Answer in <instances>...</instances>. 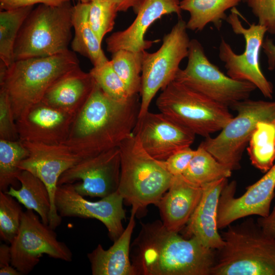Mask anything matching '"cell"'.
Segmentation results:
<instances>
[{
  "instance_id": "1",
  "label": "cell",
  "mask_w": 275,
  "mask_h": 275,
  "mask_svg": "<svg viewBox=\"0 0 275 275\" xmlns=\"http://www.w3.org/2000/svg\"><path fill=\"white\" fill-rule=\"evenodd\" d=\"M131 248L136 275H211L215 262V250L168 230L157 220L141 224Z\"/></svg>"
},
{
  "instance_id": "2",
  "label": "cell",
  "mask_w": 275,
  "mask_h": 275,
  "mask_svg": "<svg viewBox=\"0 0 275 275\" xmlns=\"http://www.w3.org/2000/svg\"><path fill=\"white\" fill-rule=\"evenodd\" d=\"M140 109L139 94L117 101L95 82L88 100L74 116L63 144L82 158L118 147L132 133Z\"/></svg>"
},
{
  "instance_id": "3",
  "label": "cell",
  "mask_w": 275,
  "mask_h": 275,
  "mask_svg": "<svg viewBox=\"0 0 275 275\" xmlns=\"http://www.w3.org/2000/svg\"><path fill=\"white\" fill-rule=\"evenodd\" d=\"M227 227L211 275H275V238L252 218Z\"/></svg>"
},
{
  "instance_id": "4",
  "label": "cell",
  "mask_w": 275,
  "mask_h": 275,
  "mask_svg": "<svg viewBox=\"0 0 275 275\" xmlns=\"http://www.w3.org/2000/svg\"><path fill=\"white\" fill-rule=\"evenodd\" d=\"M118 147L121 166L117 191L135 214L149 205H156L174 177L168 171L164 161L150 155L133 133Z\"/></svg>"
},
{
  "instance_id": "5",
  "label": "cell",
  "mask_w": 275,
  "mask_h": 275,
  "mask_svg": "<svg viewBox=\"0 0 275 275\" xmlns=\"http://www.w3.org/2000/svg\"><path fill=\"white\" fill-rule=\"evenodd\" d=\"M78 67L77 58L69 50L52 56L14 61L0 80V86L9 95L15 120L40 102L59 78Z\"/></svg>"
},
{
  "instance_id": "6",
  "label": "cell",
  "mask_w": 275,
  "mask_h": 275,
  "mask_svg": "<svg viewBox=\"0 0 275 275\" xmlns=\"http://www.w3.org/2000/svg\"><path fill=\"white\" fill-rule=\"evenodd\" d=\"M73 6L39 4L24 22L13 52L15 61L54 56L68 50L73 28Z\"/></svg>"
},
{
  "instance_id": "7",
  "label": "cell",
  "mask_w": 275,
  "mask_h": 275,
  "mask_svg": "<svg viewBox=\"0 0 275 275\" xmlns=\"http://www.w3.org/2000/svg\"><path fill=\"white\" fill-rule=\"evenodd\" d=\"M160 113L205 138L220 131L233 117L228 107L173 80L156 101Z\"/></svg>"
},
{
  "instance_id": "8",
  "label": "cell",
  "mask_w": 275,
  "mask_h": 275,
  "mask_svg": "<svg viewBox=\"0 0 275 275\" xmlns=\"http://www.w3.org/2000/svg\"><path fill=\"white\" fill-rule=\"evenodd\" d=\"M230 108L237 115L214 138L208 136L199 146L231 170L240 168L244 150L257 124L263 120L275 119V101L251 100L239 101Z\"/></svg>"
},
{
  "instance_id": "9",
  "label": "cell",
  "mask_w": 275,
  "mask_h": 275,
  "mask_svg": "<svg viewBox=\"0 0 275 275\" xmlns=\"http://www.w3.org/2000/svg\"><path fill=\"white\" fill-rule=\"evenodd\" d=\"M186 67L179 69L174 80L207 98L230 108L235 103L249 98L257 88L253 84L234 79L211 63L201 43L190 41Z\"/></svg>"
},
{
  "instance_id": "10",
  "label": "cell",
  "mask_w": 275,
  "mask_h": 275,
  "mask_svg": "<svg viewBox=\"0 0 275 275\" xmlns=\"http://www.w3.org/2000/svg\"><path fill=\"white\" fill-rule=\"evenodd\" d=\"M181 17L163 38L155 52L143 53L140 109L139 118L149 111L156 93L175 80L181 62L188 57L190 39Z\"/></svg>"
},
{
  "instance_id": "11",
  "label": "cell",
  "mask_w": 275,
  "mask_h": 275,
  "mask_svg": "<svg viewBox=\"0 0 275 275\" xmlns=\"http://www.w3.org/2000/svg\"><path fill=\"white\" fill-rule=\"evenodd\" d=\"M239 14L236 8L233 7L226 20L234 33L244 38V51L240 54L236 53L230 45L222 38L218 57L225 63L227 75L234 79L253 84L265 98L271 99L273 87L263 73L260 62V52L267 30L255 23L250 24L248 28H244L239 19Z\"/></svg>"
},
{
  "instance_id": "12",
  "label": "cell",
  "mask_w": 275,
  "mask_h": 275,
  "mask_svg": "<svg viewBox=\"0 0 275 275\" xmlns=\"http://www.w3.org/2000/svg\"><path fill=\"white\" fill-rule=\"evenodd\" d=\"M53 230L40 221L33 210L23 212L18 232L10 243L11 265L22 274H26L37 265L43 254L72 261L71 250L57 239Z\"/></svg>"
},
{
  "instance_id": "13",
  "label": "cell",
  "mask_w": 275,
  "mask_h": 275,
  "mask_svg": "<svg viewBox=\"0 0 275 275\" xmlns=\"http://www.w3.org/2000/svg\"><path fill=\"white\" fill-rule=\"evenodd\" d=\"M120 166L119 147L114 148L82 158L61 175L58 185L73 184L83 197L102 198L118 190Z\"/></svg>"
},
{
  "instance_id": "14",
  "label": "cell",
  "mask_w": 275,
  "mask_h": 275,
  "mask_svg": "<svg viewBox=\"0 0 275 275\" xmlns=\"http://www.w3.org/2000/svg\"><path fill=\"white\" fill-rule=\"evenodd\" d=\"M29 151V155L19 164L40 179L46 186L50 197L51 212L49 226L55 229L61 223L62 217L54 205L55 193L60 177L82 158L65 144H47L22 141Z\"/></svg>"
},
{
  "instance_id": "15",
  "label": "cell",
  "mask_w": 275,
  "mask_h": 275,
  "mask_svg": "<svg viewBox=\"0 0 275 275\" xmlns=\"http://www.w3.org/2000/svg\"><path fill=\"white\" fill-rule=\"evenodd\" d=\"M123 201L117 191L99 201H89L76 192L73 184H64L58 185L54 203L61 217L92 218L101 222L108 231L109 237L115 241L124 231Z\"/></svg>"
},
{
  "instance_id": "16",
  "label": "cell",
  "mask_w": 275,
  "mask_h": 275,
  "mask_svg": "<svg viewBox=\"0 0 275 275\" xmlns=\"http://www.w3.org/2000/svg\"><path fill=\"white\" fill-rule=\"evenodd\" d=\"M259 180L246 188L244 193L235 197L237 183L228 182L219 199L217 227L221 230L235 221L251 215L266 217L270 213L275 190V162Z\"/></svg>"
},
{
  "instance_id": "17",
  "label": "cell",
  "mask_w": 275,
  "mask_h": 275,
  "mask_svg": "<svg viewBox=\"0 0 275 275\" xmlns=\"http://www.w3.org/2000/svg\"><path fill=\"white\" fill-rule=\"evenodd\" d=\"M132 133L152 157L165 161L194 143L196 134L162 113L148 111L139 118Z\"/></svg>"
},
{
  "instance_id": "18",
  "label": "cell",
  "mask_w": 275,
  "mask_h": 275,
  "mask_svg": "<svg viewBox=\"0 0 275 275\" xmlns=\"http://www.w3.org/2000/svg\"><path fill=\"white\" fill-rule=\"evenodd\" d=\"M136 17L126 29L113 33L106 39V50L113 53L120 49L143 52L156 41L146 40L150 25L162 16L175 13L181 17L179 0H135L132 7Z\"/></svg>"
},
{
  "instance_id": "19",
  "label": "cell",
  "mask_w": 275,
  "mask_h": 275,
  "mask_svg": "<svg viewBox=\"0 0 275 275\" xmlns=\"http://www.w3.org/2000/svg\"><path fill=\"white\" fill-rule=\"evenodd\" d=\"M75 115L40 101L16 121L19 139L47 144L64 143Z\"/></svg>"
},
{
  "instance_id": "20",
  "label": "cell",
  "mask_w": 275,
  "mask_h": 275,
  "mask_svg": "<svg viewBox=\"0 0 275 275\" xmlns=\"http://www.w3.org/2000/svg\"><path fill=\"white\" fill-rule=\"evenodd\" d=\"M228 182L222 178L202 185L200 200L185 226L187 238L196 237L204 245L217 250L224 240L217 227V211L221 191Z\"/></svg>"
},
{
  "instance_id": "21",
  "label": "cell",
  "mask_w": 275,
  "mask_h": 275,
  "mask_svg": "<svg viewBox=\"0 0 275 275\" xmlns=\"http://www.w3.org/2000/svg\"><path fill=\"white\" fill-rule=\"evenodd\" d=\"M202 192V186L190 182L182 175L174 176L168 189L156 205L168 230L179 233L185 227Z\"/></svg>"
},
{
  "instance_id": "22",
  "label": "cell",
  "mask_w": 275,
  "mask_h": 275,
  "mask_svg": "<svg viewBox=\"0 0 275 275\" xmlns=\"http://www.w3.org/2000/svg\"><path fill=\"white\" fill-rule=\"evenodd\" d=\"M95 81L90 73L79 67L61 76L47 89L41 101L75 115L85 104Z\"/></svg>"
},
{
  "instance_id": "23",
  "label": "cell",
  "mask_w": 275,
  "mask_h": 275,
  "mask_svg": "<svg viewBox=\"0 0 275 275\" xmlns=\"http://www.w3.org/2000/svg\"><path fill=\"white\" fill-rule=\"evenodd\" d=\"M135 214L131 211L127 227L108 250H104L99 244L92 252L88 254L93 275H136L129 258Z\"/></svg>"
},
{
  "instance_id": "24",
  "label": "cell",
  "mask_w": 275,
  "mask_h": 275,
  "mask_svg": "<svg viewBox=\"0 0 275 275\" xmlns=\"http://www.w3.org/2000/svg\"><path fill=\"white\" fill-rule=\"evenodd\" d=\"M89 2L79 1L72 10V23L74 31L71 47L74 52L88 58L93 66L108 61L101 48V42L92 29L88 20Z\"/></svg>"
},
{
  "instance_id": "25",
  "label": "cell",
  "mask_w": 275,
  "mask_h": 275,
  "mask_svg": "<svg viewBox=\"0 0 275 275\" xmlns=\"http://www.w3.org/2000/svg\"><path fill=\"white\" fill-rule=\"evenodd\" d=\"M21 186H10L6 193L14 197L26 209H32L40 216L41 221L49 225L51 200L48 190L44 182L26 170H21L17 176Z\"/></svg>"
},
{
  "instance_id": "26",
  "label": "cell",
  "mask_w": 275,
  "mask_h": 275,
  "mask_svg": "<svg viewBox=\"0 0 275 275\" xmlns=\"http://www.w3.org/2000/svg\"><path fill=\"white\" fill-rule=\"evenodd\" d=\"M242 0H182L180 7L182 10L189 13L186 22L187 30L202 31L206 25L212 23L220 30L223 21L227 17L226 12L236 7Z\"/></svg>"
},
{
  "instance_id": "27",
  "label": "cell",
  "mask_w": 275,
  "mask_h": 275,
  "mask_svg": "<svg viewBox=\"0 0 275 275\" xmlns=\"http://www.w3.org/2000/svg\"><path fill=\"white\" fill-rule=\"evenodd\" d=\"M248 145L252 164L266 173L275 162V119L259 122Z\"/></svg>"
},
{
  "instance_id": "28",
  "label": "cell",
  "mask_w": 275,
  "mask_h": 275,
  "mask_svg": "<svg viewBox=\"0 0 275 275\" xmlns=\"http://www.w3.org/2000/svg\"><path fill=\"white\" fill-rule=\"evenodd\" d=\"M232 171L217 160L200 146L182 176L190 182L199 186L231 177Z\"/></svg>"
},
{
  "instance_id": "29",
  "label": "cell",
  "mask_w": 275,
  "mask_h": 275,
  "mask_svg": "<svg viewBox=\"0 0 275 275\" xmlns=\"http://www.w3.org/2000/svg\"><path fill=\"white\" fill-rule=\"evenodd\" d=\"M33 6L1 10L0 12V63L9 68L14 62L13 52L19 32Z\"/></svg>"
},
{
  "instance_id": "30",
  "label": "cell",
  "mask_w": 275,
  "mask_h": 275,
  "mask_svg": "<svg viewBox=\"0 0 275 275\" xmlns=\"http://www.w3.org/2000/svg\"><path fill=\"white\" fill-rule=\"evenodd\" d=\"M29 155V151L20 140L0 139V191L6 192L10 186L18 189L17 176L21 171L20 162Z\"/></svg>"
},
{
  "instance_id": "31",
  "label": "cell",
  "mask_w": 275,
  "mask_h": 275,
  "mask_svg": "<svg viewBox=\"0 0 275 275\" xmlns=\"http://www.w3.org/2000/svg\"><path fill=\"white\" fill-rule=\"evenodd\" d=\"M143 53L120 49L112 53L110 60L131 96L140 94L141 91Z\"/></svg>"
},
{
  "instance_id": "32",
  "label": "cell",
  "mask_w": 275,
  "mask_h": 275,
  "mask_svg": "<svg viewBox=\"0 0 275 275\" xmlns=\"http://www.w3.org/2000/svg\"><path fill=\"white\" fill-rule=\"evenodd\" d=\"M22 208L15 199L0 191V236L11 243L16 236L21 224Z\"/></svg>"
},
{
  "instance_id": "33",
  "label": "cell",
  "mask_w": 275,
  "mask_h": 275,
  "mask_svg": "<svg viewBox=\"0 0 275 275\" xmlns=\"http://www.w3.org/2000/svg\"><path fill=\"white\" fill-rule=\"evenodd\" d=\"M90 73L96 83L112 99L125 101L133 96L129 94L124 83L113 69L110 60L94 66Z\"/></svg>"
},
{
  "instance_id": "34",
  "label": "cell",
  "mask_w": 275,
  "mask_h": 275,
  "mask_svg": "<svg viewBox=\"0 0 275 275\" xmlns=\"http://www.w3.org/2000/svg\"><path fill=\"white\" fill-rule=\"evenodd\" d=\"M89 4V22L102 42L105 35L113 29L118 11L114 3L106 0H93Z\"/></svg>"
},
{
  "instance_id": "35",
  "label": "cell",
  "mask_w": 275,
  "mask_h": 275,
  "mask_svg": "<svg viewBox=\"0 0 275 275\" xmlns=\"http://www.w3.org/2000/svg\"><path fill=\"white\" fill-rule=\"evenodd\" d=\"M0 139L9 141L19 140L11 101L3 87L0 88Z\"/></svg>"
},
{
  "instance_id": "36",
  "label": "cell",
  "mask_w": 275,
  "mask_h": 275,
  "mask_svg": "<svg viewBox=\"0 0 275 275\" xmlns=\"http://www.w3.org/2000/svg\"><path fill=\"white\" fill-rule=\"evenodd\" d=\"M248 5L257 17L258 24L267 32L275 35V0H247Z\"/></svg>"
},
{
  "instance_id": "37",
  "label": "cell",
  "mask_w": 275,
  "mask_h": 275,
  "mask_svg": "<svg viewBox=\"0 0 275 275\" xmlns=\"http://www.w3.org/2000/svg\"><path fill=\"white\" fill-rule=\"evenodd\" d=\"M196 150L187 147L174 153L164 161L168 171L173 176L182 175L187 168Z\"/></svg>"
},
{
  "instance_id": "38",
  "label": "cell",
  "mask_w": 275,
  "mask_h": 275,
  "mask_svg": "<svg viewBox=\"0 0 275 275\" xmlns=\"http://www.w3.org/2000/svg\"><path fill=\"white\" fill-rule=\"evenodd\" d=\"M71 0H0L1 10H9L19 7L44 4L49 6H59Z\"/></svg>"
},
{
  "instance_id": "39",
  "label": "cell",
  "mask_w": 275,
  "mask_h": 275,
  "mask_svg": "<svg viewBox=\"0 0 275 275\" xmlns=\"http://www.w3.org/2000/svg\"><path fill=\"white\" fill-rule=\"evenodd\" d=\"M257 223L266 235L275 238V206L267 216L260 217Z\"/></svg>"
},
{
  "instance_id": "40",
  "label": "cell",
  "mask_w": 275,
  "mask_h": 275,
  "mask_svg": "<svg viewBox=\"0 0 275 275\" xmlns=\"http://www.w3.org/2000/svg\"><path fill=\"white\" fill-rule=\"evenodd\" d=\"M262 48L267 57L268 69L273 70L275 68V44L272 40L266 37L264 40Z\"/></svg>"
},
{
  "instance_id": "41",
  "label": "cell",
  "mask_w": 275,
  "mask_h": 275,
  "mask_svg": "<svg viewBox=\"0 0 275 275\" xmlns=\"http://www.w3.org/2000/svg\"><path fill=\"white\" fill-rule=\"evenodd\" d=\"M11 265L10 246L6 244L0 246V268Z\"/></svg>"
},
{
  "instance_id": "42",
  "label": "cell",
  "mask_w": 275,
  "mask_h": 275,
  "mask_svg": "<svg viewBox=\"0 0 275 275\" xmlns=\"http://www.w3.org/2000/svg\"><path fill=\"white\" fill-rule=\"evenodd\" d=\"M81 2H89L93 0H78ZM114 3L117 7L118 12H125L132 8L135 0H106Z\"/></svg>"
},
{
  "instance_id": "43",
  "label": "cell",
  "mask_w": 275,
  "mask_h": 275,
  "mask_svg": "<svg viewBox=\"0 0 275 275\" xmlns=\"http://www.w3.org/2000/svg\"><path fill=\"white\" fill-rule=\"evenodd\" d=\"M1 275H21V273L19 271L12 265H9L0 268Z\"/></svg>"
}]
</instances>
